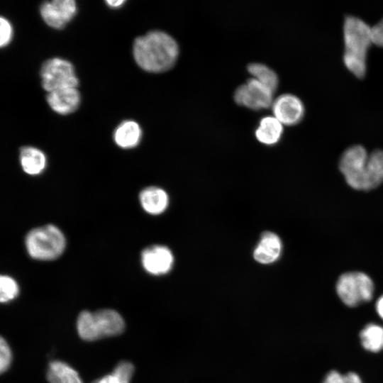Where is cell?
<instances>
[{"label": "cell", "mask_w": 383, "mask_h": 383, "mask_svg": "<svg viewBox=\"0 0 383 383\" xmlns=\"http://www.w3.org/2000/svg\"><path fill=\"white\" fill-rule=\"evenodd\" d=\"M133 54L136 63L143 70L153 73L163 72L175 64L179 46L169 34L152 30L135 38Z\"/></svg>", "instance_id": "6da1fadb"}, {"label": "cell", "mask_w": 383, "mask_h": 383, "mask_svg": "<svg viewBox=\"0 0 383 383\" xmlns=\"http://www.w3.org/2000/svg\"><path fill=\"white\" fill-rule=\"evenodd\" d=\"M358 17L348 16L343 23V63L356 77L362 79L367 70V53L372 40V30Z\"/></svg>", "instance_id": "7a4b0ae2"}, {"label": "cell", "mask_w": 383, "mask_h": 383, "mask_svg": "<svg viewBox=\"0 0 383 383\" xmlns=\"http://www.w3.org/2000/svg\"><path fill=\"white\" fill-rule=\"evenodd\" d=\"M125 328L122 316L113 309L83 311L77 318V329L80 338L93 341L121 334Z\"/></svg>", "instance_id": "3957f363"}, {"label": "cell", "mask_w": 383, "mask_h": 383, "mask_svg": "<svg viewBox=\"0 0 383 383\" xmlns=\"http://www.w3.org/2000/svg\"><path fill=\"white\" fill-rule=\"evenodd\" d=\"M25 245L29 255L38 260H52L63 252L66 240L62 232L52 224L32 229L26 237Z\"/></svg>", "instance_id": "277c9868"}, {"label": "cell", "mask_w": 383, "mask_h": 383, "mask_svg": "<svg viewBox=\"0 0 383 383\" xmlns=\"http://www.w3.org/2000/svg\"><path fill=\"white\" fill-rule=\"evenodd\" d=\"M337 295L349 307H355L372 300L374 284L371 277L362 272L342 274L335 284Z\"/></svg>", "instance_id": "5b68a950"}, {"label": "cell", "mask_w": 383, "mask_h": 383, "mask_svg": "<svg viewBox=\"0 0 383 383\" xmlns=\"http://www.w3.org/2000/svg\"><path fill=\"white\" fill-rule=\"evenodd\" d=\"M368 157L366 149L360 145H353L342 154L339 169L350 187L366 190Z\"/></svg>", "instance_id": "8992f818"}, {"label": "cell", "mask_w": 383, "mask_h": 383, "mask_svg": "<svg viewBox=\"0 0 383 383\" xmlns=\"http://www.w3.org/2000/svg\"><path fill=\"white\" fill-rule=\"evenodd\" d=\"M41 84L48 92L77 87L79 80L72 64L64 59L54 57L44 62L40 72Z\"/></svg>", "instance_id": "52a82bcc"}, {"label": "cell", "mask_w": 383, "mask_h": 383, "mask_svg": "<svg viewBox=\"0 0 383 383\" xmlns=\"http://www.w3.org/2000/svg\"><path fill=\"white\" fill-rule=\"evenodd\" d=\"M274 92L254 78L240 85L234 92L235 101L252 110H260L272 106Z\"/></svg>", "instance_id": "ba28073f"}, {"label": "cell", "mask_w": 383, "mask_h": 383, "mask_svg": "<svg viewBox=\"0 0 383 383\" xmlns=\"http://www.w3.org/2000/svg\"><path fill=\"white\" fill-rule=\"evenodd\" d=\"M77 12L73 0H53L45 1L40 7L42 18L47 25L55 29L63 28Z\"/></svg>", "instance_id": "9c48e42d"}, {"label": "cell", "mask_w": 383, "mask_h": 383, "mask_svg": "<svg viewBox=\"0 0 383 383\" xmlns=\"http://www.w3.org/2000/svg\"><path fill=\"white\" fill-rule=\"evenodd\" d=\"M272 109L273 116L286 126L299 123L305 112L301 100L292 94H283L274 99Z\"/></svg>", "instance_id": "30bf717a"}, {"label": "cell", "mask_w": 383, "mask_h": 383, "mask_svg": "<svg viewBox=\"0 0 383 383\" xmlns=\"http://www.w3.org/2000/svg\"><path fill=\"white\" fill-rule=\"evenodd\" d=\"M143 268L153 275H162L172 269L174 257L171 250L163 245H152L141 254Z\"/></svg>", "instance_id": "8fae6325"}, {"label": "cell", "mask_w": 383, "mask_h": 383, "mask_svg": "<svg viewBox=\"0 0 383 383\" xmlns=\"http://www.w3.org/2000/svg\"><path fill=\"white\" fill-rule=\"evenodd\" d=\"M50 107L62 115L74 112L80 104V94L77 87H69L48 92L46 96Z\"/></svg>", "instance_id": "7c38bea8"}, {"label": "cell", "mask_w": 383, "mask_h": 383, "mask_svg": "<svg viewBox=\"0 0 383 383\" xmlns=\"http://www.w3.org/2000/svg\"><path fill=\"white\" fill-rule=\"evenodd\" d=\"M282 250L279 237L272 232H265L253 251V257L259 263L271 264L278 260Z\"/></svg>", "instance_id": "4fadbf2b"}, {"label": "cell", "mask_w": 383, "mask_h": 383, "mask_svg": "<svg viewBox=\"0 0 383 383\" xmlns=\"http://www.w3.org/2000/svg\"><path fill=\"white\" fill-rule=\"evenodd\" d=\"M139 199L143 209L148 213L158 215L167 209L169 198L166 192L157 187H149L140 193Z\"/></svg>", "instance_id": "5bb4252c"}, {"label": "cell", "mask_w": 383, "mask_h": 383, "mask_svg": "<svg viewBox=\"0 0 383 383\" xmlns=\"http://www.w3.org/2000/svg\"><path fill=\"white\" fill-rule=\"evenodd\" d=\"M283 133V124L274 116L263 117L255 130L259 142L267 145L279 142Z\"/></svg>", "instance_id": "9a60e30c"}, {"label": "cell", "mask_w": 383, "mask_h": 383, "mask_svg": "<svg viewBox=\"0 0 383 383\" xmlns=\"http://www.w3.org/2000/svg\"><path fill=\"white\" fill-rule=\"evenodd\" d=\"M142 137V130L138 123L125 121L115 130L113 138L118 146L132 148L138 145Z\"/></svg>", "instance_id": "2e32d148"}, {"label": "cell", "mask_w": 383, "mask_h": 383, "mask_svg": "<svg viewBox=\"0 0 383 383\" xmlns=\"http://www.w3.org/2000/svg\"><path fill=\"white\" fill-rule=\"evenodd\" d=\"M19 158L23 170L28 174H39L45 168L46 157L36 148L30 146L21 148Z\"/></svg>", "instance_id": "e0dca14e"}, {"label": "cell", "mask_w": 383, "mask_h": 383, "mask_svg": "<svg viewBox=\"0 0 383 383\" xmlns=\"http://www.w3.org/2000/svg\"><path fill=\"white\" fill-rule=\"evenodd\" d=\"M47 379L50 383H83L74 368L60 360L49 363Z\"/></svg>", "instance_id": "ac0fdd59"}, {"label": "cell", "mask_w": 383, "mask_h": 383, "mask_svg": "<svg viewBox=\"0 0 383 383\" xmlns=\"http://www.w3.org/2000/svg\"><path fill=\"white\" fill-rule=\"evenodd\" d=\"M360 339L365 350L371 353L383 350V326L367 323L360 333Z\"/></svg>", "instance_id": "d6986e66"}, {"label": "cell", "mask_w": 383, "mask_h": 383, "mask_svg": "<svg viewBox=\"0 0 383 383\" xmlns=\"http://www.w3.org/2000/svg\"><path fill=\"white\" fill-rule=\"evenodd\" d=\"M383 183V150L377 149L369 155L366 191L373 189Z\"/></svg>", "instance_id": "ffe728a7"}, {"label": "cell", "mask_w": 383, "mask_h": 383, "mask_svg": "<svg viewBox=\"0 0 383 383\" xmlns=\"http://www.w3.org/2000/svg\"><path fill=\"white\" fill-rule=\"evenodd\" d=\"M248 70L252 76V78L267 87L274 92L276 91L279 84V79L274 70L264 64L257 62L250 63L248 66Z\"/></svg>", "instance_id": "44dd1931"}, {"label": "cell", "mask_w": 383, "mask_h": 383, "mask_svg": "<svg viewBox=\"0 0 383 383\" xmlns=\"http://www.w3.org/2000/svg\"><path fill=\"white\" fill-rule=\"evenodd\" d=\"M134 370L131 362L121 361L117 364L112 372L94 380L92 383H130Z\"/></svg>", "instance_id": "7402d4cb"}, {"label": "cell", "mask_w": 383, "mask_h": 383, "mask_svg": "<svg viewBox=\"0 0 383 383\" xmlns=\"http://www.w3.org/2000/svg\"><path fill=\"white\" fill-rule=\"evenodd\" d=\"M18 286L16 280L8 275L0 277V300L7 302L13 299L18 294Z\"/></svg>", "instance_id": "603a6c76"}, {"label": "cell", "mask_w": 383, "mask_h": 383, "mask_svg": "<svg viewBox=\"0 0 383 383\" xmlns=\"http://www.w3.org/2000/svg\"><path fill=\"white\" fill-rule=\"evenodd\" d=\"M322 383H363L361 377L355 372H350L345 374L336 370L329 372Z\"/></svg>", "instance_id": "cb8c5ba5"}, {"label": "cell", "mask_w": 383, "mask_h": 383, "mask_svg": "<svg viewBox=\"0 0 383 383\" xmlns=\"http://www.w3.org/2000/svg\"><path fill=\"white\" fill-rule=\"evenodd\" d=\"M11 351L7 342L1 338L0 340V371L1 373L6 372L11 362Z\"/></svg>", "instance_id": "d4e9b609"}, {"label": "cell", "mask_w": 383, "mask_h": 383, "mask_svg": "<svg viewBox=\"0 0 383 383\" xmlns=\"http://www.w3.org/2000/svg\"><path fill=\"white\" fill-rule=\"evenodd\" d=\"M0 22V45L1 47H4L6 46L11 40L12 27L9 21L3 17H1Z\"/></svg>", "instance_id": "484cf974"}, {"label": "cell", "mask_w": 383, "mask_h": 383, "mask_svg": "<svg viewBox=\"0 0 383 383\" xmlns=\"http://www.w3.org/2000/svg\"><path fill=\"white\" fill-rule=\"evenodd\" d=\"M371 30L372 43L383 48V18L372 27Z\"/></svg>", "instance_id": "4316f807"}, {"label": "cell", "mask_w": 383, "mask_h": 383, "mask_svg": "<svg viewBox=\"0 0 383 383\" xmlns=\"http://www.w3.org/2000/svg\"><path fill=\"white\" fill-rule=\"evenodd\" d=\"M375 310L379 317L383 321V294L377 299Z\"/></svg>", "instance_id": "83f0119b"}, {"label": "cell", "mask_w": 383, "mask_h": 383, "mask_svg": "<svg viewBox=\"0 0 383 383\" xmlns=\"http://www.w3.org/2000/svg\"><path fill=\"white\" fill-rule=\"evenodd\" d=\"M106 4L112 7V8H117L121 6L123 4L125 3L124 0H109L106 1Z\"/></svg>", "instance_id": "f1b7e54d"}]
</instances>
